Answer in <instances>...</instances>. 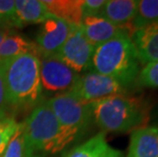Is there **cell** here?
I'll return each mask as SVG.
<instances>
[{"mask_svg": "<svg viewBox=\"0 0 158 157\" xmlns=\"http://www.w3.org/2000/svg\"><path fill=\"white\" fill-rule=\"evenodd\" d=\"M136 86L146 88H158V61L143 65L138 76Z\"/></svg>", "mask_w": 158, "mask_h": 157, "instance_id": "cell-19", "label": "cell"}, {"mask_svg": "<svg viewBox=\"0 0 158 157\" xmlns=\"http://www.w3.org/2000/svg\"><path fill=\"white\" fill-rule=\"evenodd\" d=\"M8 118H12V116L10 110H9L7 97H6V90L4 85V79H3L2 65L0 63V119Z\"/></svg>", "mask_w": 158, "mask_h": 157, "instance_id": "cell-23", "label": "cell"}, {"mask_svg": "<svg viewBox=\"0 0 158 157\" xmlns=\"http://www.w3.org/2000/svg\"><path fill=\"white\" fill-rule=\"evenodd\" d=\"M22 122H18L15 118H8L0 119V156L4 152L12 137L21 128Z\"/></svg>", "mask_w": 158, "mask_h": 157, "instance_id": "cell-20", "label": "cell"}, {"mask_svg": "<svg viewBox=\"0 0 158 157\" xmlns=\"http://www.w3.org/2000/svg\"><path fill=\"white\" fill-rule=\"evenodd\" d=\"M0 21L8 23L13 29L21 28L18 19H16L15 1L0 0Z\"/></svg>", "mask_w": 158, "mask_h": 157, "instance_id": "cell-22", "label": "cell"}, {"mask_svg": "<svg viewBox=\"0 0 158 157\" xmlns=\"http://www.w3.org/2000/svg\"><path fill=\"white\" fill-rule=\"evenodd\" d=\"M15 6L21 28L26 25L43 24L51 15L43 1L39 0H18L15 1Z\"/></svg>", "mask_w": 158, "mask_h": 157, "instance_id": "cell-16", "label": "cell"}, {"mask_svg": "<svg viewBox=\"0 0 158 157\" xmlns=\"http://www.w3.org/2000/svg\"><path fill=\"white\" fill-rule=\"evenodd\" d=\"M59 122L61 134L59 152L82 139L94 123L90 102L82 101L68 92L45 100Z\"/></svg>", "mask_w": 158, "mask_h": 157, "instance_id": "cell-4", "label": "cell"}, {"mask_svg": "<svg viewBox=\"0 0 158 157\" xmlns=\"http://www.w3.org/2000/svg\"><path fill=\"white\" fill-rule=\"evenodd\" d=\"M76 26L52 14L50 15L43 23L35 40L39 58L57 55Z\"/></svg>", "mask_w": 158, "mask_h": 157, "instance_id": "cell-9", "label": "cell"}, {"mask_svg": "<svg viewBox=\"0 0 158 157\" xmlns=\"http://www.w3.org/2000/svg\"><path fill=\"white\" fill-rule=\"evenodd\" d=\"M106 0H83V18L98 16Z\"/></svg>", "mask_w": 158, "mask_h": 157, "instance_id": "cell-24", "label": "cell"}, {"mask_svg": "<svg viewBox=\"0 0 158 157\" xmlns=\"http://www.w3.org/2000/svg\"><path fill=\"white\" fill-rule=\"evenodd\" d=\"M158 22V0L138 1L137 12L132 22L133 32Z\"/></svg>", "mask_w": 158, "mask_h": 157, "instance_id": "cell-18", "label": "cell"}, {"mask_svg": "<svg viewBox=\"0 0 158 157\" xmlns=\"http://www.w3.org/2000/svg\"><path fill=\"white\" fill-rule=\"evenodd\" d=\"M27 53L38 55V49L35 42L13 31L0 45V63H4Z\"/></svg>", "mask_w": 158, "mask_h": 157, "instance_id": "cell-15", "label": "cell"}, {"mask_svg": "<svg viewBox=\"0 0 158 157\" xmlns=\"http://www.w3.org/2000/svg\"><path fill=\"white\" fill-rule=\"evenodd\" d=\"M50 14L69 24L80 26L83 21V0H45L43 1Z\"/></svg>", "mask_w": 158, "mask_h": 157, "instance_id": "cell-17", "label": "cell"}, {"mask_svg": "<svg viewBox=\"0 0 158 157\" xmlns=\"http://www.w3.org/2000/svg\"><path fill=\"white\" fill-rule=\"evenodd\" d=\"M136 0H107L98 16L107 19L111 24L132 30V22L137 12Z\"/></svg>", "mask_w": 158, "mask_h": 157, "instance_id": "cell-14", "label": "cell"}, {"mask_svg": "<svg viewBox=\"0 0 158 157\" xmlns=\"http://www.w3.org/2000/svg\"><path fill=\"white\" fill-rule=\"evenodd\" d=\"M94 123L103 133H127L149 121L147 102L129 94L112 95L90 102Z\"/></svg>", "mask_w": 158, "mask_h": 157, "instance_id": "cell-2", "label": "cell"}, {"mask_svg": "<svg viewBox=\"0 0 158 157\" xmlns=\"http://www.w3.org/2000/svg\"><path fill=\"white\" fill-rule=\"evenodd\" d=\"M95 48L87 40L80 26H76L57 53V56L73 71L85 73L91 71Z\"/></svg>", "mask_w": 158, "mask_h": 157, "instance_id": "cell-8", "label": "cell"}, {"mask_svg": "<svg viewBox=\"0 0 158 157\" xmlns=\"http://www.w3.org/2000/svg\"><path fill=\"white\" fill-rule=\"evenodd\" d=\"M131 40L141 65L158 61V22L134 31Z\"/></svg>", "mask_w": 158, "mask_h": 157, "instance_id": "cell-11", "label": "cell"}, {"mask_svg": "<svg viewBox=\"0 0 158 157\" xmlns=\"http://www.w3.org/2000/svg\"><path fill=\"white\" fill-rule=\"evenodd\" d=\"M62 157H124V154L107 142L105 133L100 132L82 144L73 147Z\"/></svg>", "mask_w": 158, "mask_h": 157, "instance_id": "cell-13", "label": "cell"}, {"mask_svg": "<svg viewBox=\"0 0 158 157\" xmlns=\"http://www.w3.org/2000/svg\"><path fill=\"white\" fill-rule=\"evenodd\" d=\"M80 28L94 47H98L119 35L129 34L131 36L133 33L131 29L117 27L101 16L84 18Z\"/></svg>", "mask_w": 158, "mask_h": 157, "instance_id": "cell-10", "label": "cell"}, {"mask_svg": "<svg viewBox=\"0 0 158 157\" xmlns=\"http://www.w3.org/2000/svg\"><path fill=\"white\" fill-rule=\"evenodd\" d=\"M15 31V29L4 21H0V45L2 44L3 41Z\"/></svg>", "mask_w": 158, "mask_h": 157, "instance_id": "cell-25", "label": "cell"}, {"mask_svg": "<svg viewBox=\"0 0 158 157\" xmlns=\"http://www.w3.org/2000/svg\"><path fill=\"white\" fill-rule=\"evenodd\" d=\"M0 157H26L25 153V138H23V122L21 128L12 137L10 142L8 143L4 152Z\"/></svg>", "mask_w": 158, "mask_h": 157, "instance_id": "cell-21", "label": "cell"}, {"mask_svg": "<svg viewBox=\"0 0 158 157\" xmlns=\"http://www.w3.org/2000/svg\"><path fill=\"white\" fill-rule=\"evenodd\" d=\"M6 97L11 116L31 113L45 101L41 78L40 58L27 53L1 63Z\"/></svg>", "mask_w": 158, "mask_h": 157, "instance_id": "cell-1", "label": "cell"}, {"mask_svg": "<svg viewBox=\"0 0 158 157\" xmlns=\"http://www.w3.org/2000/svg\"><path fill=\"white\" fill-rule=\"evenodd\" d=\"M26 157H44L58 153L61 134L59 122L44 101L23 122Z\"/></svg>", "mask_w": 158, "mask_h": 157, "instance_id": "cell-5", "label": "cell"}, {"mask_svg": "<svg viewBox=\"0 0 158 157\" xmlns=\"http://www.w3.org/2000/svg\"><path fill=\"white\" fill-rule=\"evenodd\" d=\"M126 157H158V126L133 131Z\"/></svg>", "mask_w": 158, "mask_h": 157, "instance_id": "cell-12", "label": "cell"}, {"mask_svg": "<svg viewBox=\"0 0 158 157\" xmlns=\"http://www.w3.org/2000/svg\"><path fill=\"white\" fill-rule=\"evenodd\" d=\"M57 55L40 58V78L45 94H62L69 92L80 78Z\"/></svg>", "mask_w": 158, "mask_h": 157, "instance_id": "cell-7", "label": "cell"}, {"mask_svg": "<svg viewBox=\"0 0 158 157\" xmlns=\"http://www.w3.org/2000/svg\"><path fill=\"white\" fill-rule=\"evenodd\" d=\"M91 71L112 78L127 90L136 86L141 63L131 36L119 35L96 47Z\"/></svg>", "mask_w": 158, "mask_h": 157, "instance_id": "cell-3", "label": "cell"}, {"mask_svg": "<svg viewBox=\"0 0 158 157\" xmlns=\"http://www.w3.org/2000/svg\"><path fill=\"white\" fill-rule=\"evenodd\" d=\"M127 91L112 78L89 71L80 76L68 93L82 101L93 102L112 95L127 94Z\"/></svg>", "mask_w": 158, "mask_h": 157, "instance_id": "cell-6", "label": "cell"}]
</instances>
